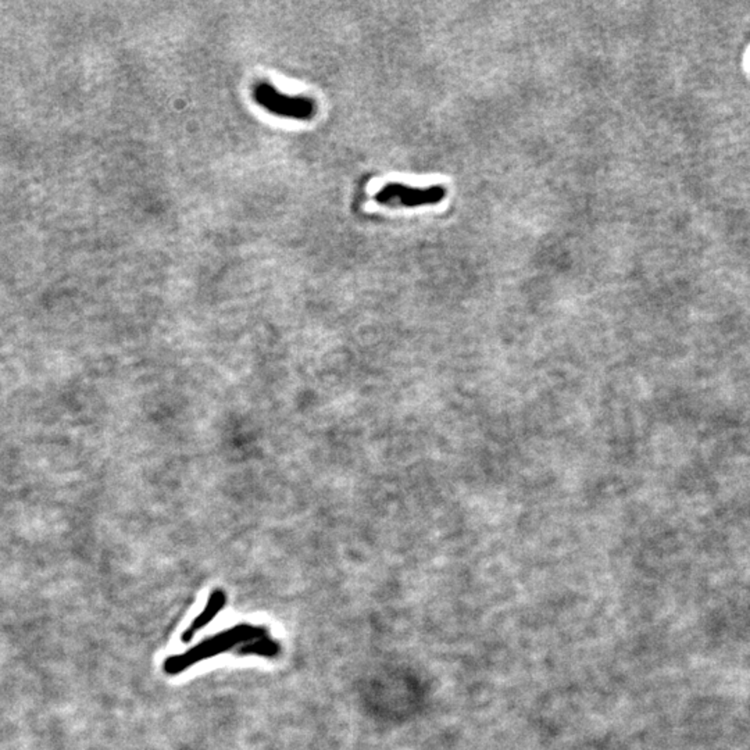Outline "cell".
<instances>
[{
  "label": "cell",
  "mask_w": 750,
  "mask_h": 750,
  "mask_svg": "<svg viewBox=\"0 0 750 750\" xmlns=\"http://www.w3.org/2000/svg\"><path fill=\"white\" fill-rule=\"evenodd\" d=\"M268 637L265 630L262 627H253V625H236L231 630H226L224 633H220L216 637L209 638L204 642L199 643V646L188 650L180 656H173L164 663V670L168 674H180L192 664L204 660L207 657H213L221 652H226L231 647L236 646L238 643H248L255 639Z\"/></svg>",
  "instance_id": "obj_1"
},
{
  "label": "cell",
  "mask_w": 750,
  "mask_h": 750,
  "mask_svg": "<svg viewBox=\"0 0 750 750\" xmlns=\"http://www.w3.org/2000/svg\"><path fill=\"white\" fill-rule=\"evenodd\" d=\"M241 646L242 647L238 650L239 654H258V656L274 657L279 652L278 643L271 640L268 637L255 639V640L248 642L246 645H241Z\"/></svg>",
  "instance_id": "obj_5"
},
{
  "label": "cell",
  "mask_w": 750,
  "mask_h": 750,
  "mask_svg": "<svg viewBox=\"0 0 750 750\" xmlns=\"http://www.w3.org/2000/svg\"><path fill=\"white\" fill-rule=\"evenodd\" d=\"M252 95L260 108L274 115L308 121L313 120L317 112V105L313 99L281 93L274 85L264 81L258 82L253 86Z\"/></svg>",
  "instance_id": "obj_2"
},
{
  "label": "cell",
  "mask_w": 750,
  "mask_h": 750,
  "mask_svg": "<svg viewBox=\"0 0 750 750\" xmlns=\"http://www.w3.org/2000/svg\"><path fill=\"white\" fill-rule=\"evenodd\" d=\"M448 195L442 185L418 188L405 184H386L375 193L374 200L385 207H421L441 203Z\"/></svg>",
  "instance_id": "obj_3"
},
{
  "label": "cell",
  "mask_w": 750,
  "mask_h": 750,
  "mask_svg": "<svg viewBox=\"0 0 750 750\" xmlns=\"http://www.w3.org/2000/svg\"><path fill=\"white\" fill-rule=\"evenodd\" d=\"M225 594L223 591L217 589L214 591L210 596L209 600L203 608V611L190 623V625L188 627L187 630L184 631L183 634V640L184 642H189L192 638L195 637V634L197 631H200L202 628H204L210 621H213L217 614L220 613V610L224 607L225 604Z\"/></svg>",
  "instance_id": "obj_4"
}]
</instances>
